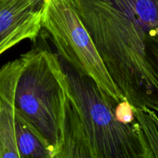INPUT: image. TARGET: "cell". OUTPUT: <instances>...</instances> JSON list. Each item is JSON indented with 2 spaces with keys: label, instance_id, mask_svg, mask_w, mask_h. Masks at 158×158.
<instances>
[{
  "label": "cell",
  "instance_id": "1",
  "mask_svg": "<svg viewBox=\"0 0 158 158\" xmlns=\"http://www.w3.org/2000/svg\"><path fill=\"white\" fill-rule=\"evenodd\" d=\"M110 75L134 108L158 110V0H74Z\"/></svg>",
  "mask_w": 158,
  "mask_h": 158
},
{
  "label": "cell",
  "instance_id": "2",
  "mask_svg": "<svg viewBox=\"0 0 158 158\" xmlns=\"http://www.w3.org/2000/svg\"><path fill=\"white\" fill-rule=\"evenodd\" d=\"M59 58L66 100L63 145L56 158H153L134 107L127 100H113L92 78Z\"/></svg>",
  "mask_w": 158,
  "mask_h": 158
},
{
  "label": "cell",
  "instance_id": "3",
  "mask_svg": "<svg viewBox=\"0 0 158 158\" xmlns=\"http://www.w3.org/2000/svg\"><path fill=\"white\" fill-rule=\"evenodd\" d=\"M17 110L56 158L63 145L66 78L57 53L32 48L9 61Z\"/></svg>",
  "mask_w": 158,
  "mask_h": 158
},
{
  "label": "cell",
  "instance_id": "4",
  "mask_svg": "<svg viewBox=\"0 0 158 158\" xmlns=\"http://www.w3.org/2000/svg\"><path fill=\"white\" fill-rule=\"evenodd\" d=\"M43 29L49 33L57 54L77 73L92 78L102 92L115 101L126 100L80 19L74 0H45Z\"/></svg>",
  "mask_w": 158,
  "mask_h": 158
},
{
  "label": "cell",
  "instance_id": "5",
  "mask_svg": "<svg viewBox=\"0 0 158 158\" xmlns=\"http://www.w3.org/2000/svg\"><path fill=\"white\" fill-rule=\"evenodd\" d=\"M0 158H52L15 106L9 62L0 68Z\"/></svg>",
  "mask_w": 158,
  "mask_h": 158
},
{
  "label": "cell",
  "instance_id": "6",
  "mask_svg": "<svg viewBox=\"0 0 158 158\" xmlns=\"http://www.w3.org/2000/svg\"><path fill=\"white\" fill-rule=\"evenodd\" d=\"M43 29V8L31 0H0V55Z\"/></svg>",
  "mask_w": 158,
  "mask_h": 158
},
{
  "label": "cell",
  "instance_id": "7",
  "mask_svg": "<svg viewBox=\"0 0 158 158\" xmlns=\"http://www.w3.org/2000/svg\"><path fill=\"white\" fill-rule=\"evenodd\" d=\"M34 4L36 6H38L39 8H43V5H44L45 0H31Z\"/></svg>",
  "mask_w": 158,
  "mask_h": 158
},
{
  "label": "cell",
  "instance_id": "8",
  "mask_svg": "<svg viewBox=\"0 0 158 158\" xmlns=\"http://www.w3.org/2000/svg\"><path fill=\"white\" fill-rule=\"evenodd\" d=\"M156 113H157V114H158V110H157V112H156Z\"/></svg>",
  "mask_w": 158,
  "mask_h": 158
}]
</instances>
